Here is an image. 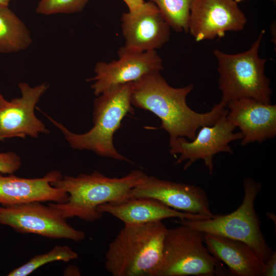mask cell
<instances>
[{
	"mask_svg": "<svg viewBox=\"0 0 276 276\" xmlns=\"http://www.w3.org/2000/svg\"><path fill=\"white\" fill-rule=\"evenodd\" d=\"M235 1H236L237 3L239 2H240L241 1H243V0H234ZM272 1H273V2H275V0H271Z\"/></svg>",
	"mask_w": 276,
	"mask_h": 276,
	"instance_id": "29",
	"label": "cell"
},
{
	"mask_svg": "<svg viewBox=\"0 0 276 276\" xmlns=\"http://www.w3.org/2000/svg\"><path fill=\"white\" fill-rule=\"evenodd\" d=\"M89 0H40L36 12L42 15L74 13L82 11Z\"/></svg>",
	"mask_w": 276,
	"mask_h": 276,
	"instance_id": "22",
	"label": "cell"
},
{
	"mask_svg": "<svg viewBox=\"0 0 276 276\" xmlns=\"http://www.w3.org/2000/svg\"><path fill=\"white\" fill-rule=\"evenodd\" d=\"M148 197L171 208L207 218L212 213L208 196L201 187L157 178L147 174L128 192L126 198Z\"/></svg>",
	"mask_w": 276,
	"mask_h": 276,
	"instance_id": "11",
	"label": "cell"
},
{
	"mask_svg": "<svg viewBox=\"0 0 276 276\" xmlns=\"http://www.w3.org/2000/svg\"><path fill=\"white\" fill-rule=\"evenodd\" d=\"M121 28L124 50L143 52L162 47L170 36V27L152 2H146L124 13Z\"/></svg>",
	"mask_w": 276,
	"mask_h": 276,
	"instance_id": "13",
	"label": "cell"
},
{
	"mask_svg": "<svg viewBox=\"0 0 276 276\" xmlns=\"http://www.w3.org/2000/svg\"><path fill=\"white\" fill-rule=\"evenodd\" d=\"M132 83L111 87L98 96L94 102V126L84 133L71 132L61 123L42 112L62 132L72 148L87 150L101 156L130 162L115 148L113 135L127 113H134L131 102Z\"/></svg>",
	"mask_w": 276,
	"mask_h": 276,
	"instance_id": "4",
	"label": "cell"
},
{
	"mask_svg": "<svg viewBox=\"0 0 276 276\" xmlns=\"http://www.w3.org/2000/svg\"><path fill=\"white\" fill-rule=\"evenodd\" d=\"M167 229L158 276H213L220 263L203 245V232L188 225Z\"/></svg>",
	"mask_w": 276,
	"mask_h": 276,
	"instance_id": "7",
	"label": "cell"
},
{
	"mask_svg": "<svg viewBox=\"0 0 276 276\" xmlns=\"http://www.w3.org/2000/svg\"><path fill=\"white\" fill-rule=\"evenodd\" d=\"M167 229L162 221L124 225L106 252V270L113 276H158Z\"/></svg>",
	"mask_w": 276,
	"mask_h": 276,
	"instance_id": "2",
	"label": "cell"
},
{
	"mask_svg": "<svg viewBox=\"0 0 276 276\" xmlns=\"http://www.w3.org/2000/svg\"><path fill=\"white\" fill-rule=\"evenodd\" d=\"M146 174L135 170L120 178H110L95 171L74 177L65 175L51 183L68 194L63 203H49L65 219L77 217L85 221H95L103 217L97 211L101 204L126 198L129 191Z\"/></svg>",
	"mask_w": 276,
	"mask_h": 276,
	"instance_id": "3",
	"label": "cell"
},
{
	"mask_svg": "<svg viewBox=\"0 0 276 276\" xmlns=\"http://www.w3.org/2000/svg\"><path fill=\"white\" fill-rule=\"evenodd\" d=\"M243 188L242 202L234 212L208 219L180 220L178 223L204 234L241 241L248 245L264 263L273 251L267 243L261 230L260 220L255 209V201L261 185L254 179L247 177L243 180Z\"/></svg>",
	"mask_w": 276,
	"mask_h": 276,
	"instance_id": "6",
	"label": "cell"
},
{
	"mask_svg": "<svg viewBox=\"0 0 276 276\" xmlns=\"http://www.w3.org/2000/svg\"><path fill=\"white\" fill-rule=\"evenodd\" d=\"M204 243L217 260L227 266L235 276H262L264 265L245 243L222 236L204 234Z\"/></svg>",
	"mask_w": 276,
	"mask_h": 276,
	"instance_id": "18",
	"label": "cell"
},
{
	"mask_svg": "<svg viewBox=\"0 0 276 276\" xmlns=\"http://www.w3.org/2000/svg\"><path fill=\"white\" fill-rule=\"evenodd\" d=\"M264 31L247 51L234 54L218 49L213 50L219 75V88L222 92L220 103L226 107L231 101L251 98L265 104H271L272 90L270 80L264 73L267 59L259 56V50Z\"/></svg>",
	"mask_w": 276,
	"mask_h": 276,
	"instance_id": "5",
	"label": "cell"
},
{
	"mask_svg": "<svg viewBox=\"0 0 276 276\" xmlns=\"http://www.w3.org/2000/svg\"><path fill=\"white\" fill-rule=\"evenodd\" d=\"M62 177L61 172L56 170L35 178L0 173V205L10 206L34 201L65 202L68 194L51 184Z\"/></svg>",
	"mask_w": 276,
	"mask_h": 276,
	"instance_id": "16",
	"label": "cell"
},
{
	"mask_svg": "<svg viewBox=\"0 0 276 276\" xmlns=\"http://www.w3.org/2000/svg\"><path fill=\"white\" fill-rule=\"evenodd\" d=\"M58 211L49 204L34 201L0 206V224L20 234H33L51 239L83 240L85 233L70 225Z\"/></svg>",
	"mask_w": 276,
	"mask_h": 276,
	"instance_id": "8",
	"label": "cell"
},
{
	"mask_svg": "<svg viewBox=\"0 0 276 276\" xmlns=\"http://www.w3.org/2000/svg\"><path fill=\"white\" fill-rule=\"evenodd\" d=\"M226 119L238 127L243 139L241 144L264 141L276 135V105L251 98H241L226 105Z\"/></svg>",
	"mask_w": 276,
	"mask_h": 276,
	"instance_id": "15",
	"label": "cell"
},
{
	"mask_svg": "<svg viewBox=\"0 0 276 276\" xmlns=\"http://www.w3.org/2000/svg\"><path fill=\"white\" fill-rule=\"evenodd\" d=\"M10 0H0V7H8Z\"/></svg>",
	"mask_w": 276,
	"mask_h": 276,
	"instance_id": "27",
	"label": "cell"
},
{
	"mask_svg": "<svg viewBox=\"0 0 276 276\" xmlns=\"http://www.w3.org/2000/svg\"><path fill=\"white\" fill-rule=\"evenodd\" d=\"M118 54V60L96 63L95 76L87 80L94 81L91 88L95 96L111 87L133 82L149 73L164 69L162 59L156 50L137 52L121 48Z\"/></svg>",
	"mask_w": 276,
	"mask_h": 276,
	"instance_id": "14",
	"label": "cell"
},
{
	"mask_svg": "<svg viewBox=\"0 0 276 276\" xmlns=\"http://www.w3.org/2000/svg\"><path fill=\"white\" fill-rule=\"evenodd\" d=\"M194 0H151L170 28L187 33L191 8Z\"/></svg>",
	"mask_w": 276,
	"mask_h": 276,
	"instance_id": "20",
	"label": "cell"
},
{
	"mask_svg": "<svg viewBox=\"0 0 276 276\" xmlns=\"http://www.w3.org/2000/svg\"><path fill=\"white\" fill-rule=\"evenodd\" d=\"M101 213H106L121 220L125 225H141L169 218L198 220L210 218L180 212L156 199L148 197L126 198L105 203L97 207Z\"/></svg>",
	"mask_w": 276,
	"mask_h": 276,
	"instance_id": "17",
	"label": "cell"
},
{
	"mask_svg": "<svg viewBox=\"0 0 276 276\" xmlns=\"http://www.w3.org/2000/svg\"><path fill=\"white\" fill-rule=\"evenodd\" d=\"M244 13L234 0H194L189 31L197 42L221 38L227 31L242 30Z\"/></svg>",
	"mask_w": 276,
	"mask_h": 276,
	"instance_id": "12",
	"label": "cell"
},
{
	"mask_svg": "<svg viewBox=\"0 0 276 276\" xmlns=\"http://www.w3.org/2000/svg\"><path fill=\"white\" fill-rule=\"evenodd\" d=\"M32 42L30 32L22 21L8 7H0V53L23 51Z\"/></svg>",
	"mask_w": 276,
	"mask_h": 276,
	"instance_id": "19",
	"label": "cell"
},
{
	"mask_svg": "<svg viewBox=\"0 0 276 276\" xmlns=\"http://www.w3.org/2000/svg\"><path fill=\"white\" fill-rule=\"evenodd\" d=\"M78 254L67 245H55L48 252L32 257L24 264L12 270L8 276H27L41 266L55 261L69 262L77 259Z\"/></svg>",
	"mask_w": 276,
	"mask_h": 276,
	"instance_id": "21",
	"label": "cell"
},
{
	"mask_svg": "<svg viewBox=\"0 0 276 276\" xmlns=\"http://www.w3.org/2000/svg\"><path fill=\"white\" fill-rule=\"evenodd\" d=\"M193 84L181 88L171 86L160 72L149 73L132 83V106L148 110L161 120L159 129L166 131L170 141L178 137L193 140L199 128L214 124L227 109L220 102L205 113L197 112L187 104Z\"/></svg>",
	"mask_w": 276,
	"mask_h": 276,
	"instance_id": "1",
	"label": "cell"
},
{
	"mask_svg": "<svg viewBox=\"0 0 276 276\" xmlns=\"http://www.w3.org/2000/svg\"><path fill=\"white\" fill-rule=\"evenodd\" d=\"M18 86L21 96L7 101L0 107V141L27 136L37 138L40 133L50 132L34 112L36 105L49 88V83L31 86L20 82Z\"/></svg>",
	"mask_w": 276,
	"mask_h": 276,
	"instance_id": "10",
	"label": "cell"
},
{
	"mask_svg": "<svg viewBox=\"0 0 276 276\" xmlns=\"http://www.w3.org/2000/svg\"><path fill=\"white\" fill-rule=\"evenodd\" d=\"M7 102V100L4 98V96L0 91V107L4 105Z\"/></svg>",
	"mask_w": 276,
	"mask_h": 276,
	"instance_id": "28",
	"label": "cell"
},
{
	"mask_svg": "<svg viewBox=\"0 0 276 276\" xmlns=\"http://www.w3.org/2000/svg\"><path fill=\"white\" fill-rule=\"evenodd\" d=\"M276 252H273L270 257L264 263L262 276H275Z\"/></svg>",
	"mask_w": 276,
	"mask_h": 276,
	"instance_id": "24",
	"label": "cell"
},
{
	"mask_svg": "<svg viewBox=\"0 0 276 276\" xmlns=\"http://www.w3.org/2000/svg\"><path fill=\"white\" fill-rule=\"evenodd\" d=\"M127 5L128 10H131L134 7L142 4L145 2L144 0H122Z\"/></svg>",
	"mask_w": 276,
	"mask_h": 276,
	"instance_id": "26",
	"label": "cell"
},
{
	"mask_svg": "<svg viewBox=\"0 0 276 276\" xmlns=\"http://www.w3.org/2000/svg\"><path fill=\"white\" fill-rule=\"evenodd\" d=\"M21 165L20 157L12 151L0 152V173L13 174Z\"/></svg>",
	"mask_w": 276,
	"mask_h": 276,
	"instance_id": "23",
	"label": "cell"
},
{
	"mask_svg": "<svg viewBox=\"0 0 276 276\" xmlns=\"http://www.w3.org/2000/svg\"><path fill=\"white\" fill-rule=\"evenodd\" d=\"M64 275H80L79 269L74 265H70L67 267L64 271Z\"/></svg>",
	"mask_w": 276,
	"mask_h": 276,
	"instance_id": "25",
	"label": "cell"
},
{
	"mask_svg": "<svg viewBox=\"0 0 276 276\" xmlns=\"http://www.w3.org/2000/svg\"><path fill=\"white\" fill-rule=\"evenodd\" d=\"M227 112L214 124L200 127L195 137L190 142L184 137L169 141L170 153L174 156L180 154L176 165L187 160L183 168L186 170L196 160L202 159L210 174L213 175L215 155L222 152L233 154L229 144L243 139L241 132H234L236 127L227 121Z\"/></svg>",
	"mask_w": 276,
	"mask_h": 276,
	"instance_id": "9",
	"label": "cell"
}]
</instances>
